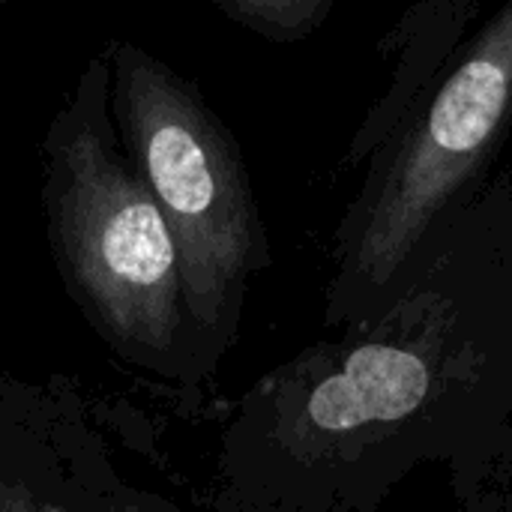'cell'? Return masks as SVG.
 Segmentation results:
<instances>
[{
	"label": "cell",
	"instance_id": "1",
	"mask_svg": "<svg viewBox=\"0 0 512 512\" xmlns=\"http://www.w3.org/2000/svg\"><path fill=\"white\" fill-rule=\"evenodd\" d=\"M108 96L102 51L84 66L45 135L48 243L99 336L120 357L168 375L195 330L174 237L117 141Z\"/></svg>",
	"mask_w": 512,
	"mask_h": 512
},
{
	"label": "cell",
	"instance_id": "2",
	"mask_svg": "<svg viewBox=\"0 0 512 512\" xmlns=\"http://www.w3.org/2000/svg\"><path fill=\"white\" fill-rule=\"evenodd\" d=\"M117 141L156 201L177 249L195 336H231L267 234L252 183L225 123L180 72L126 39L105 48Z\"/></svg>",
	"mask_w": 512,
	"mask_h": 512
},
{
	"label": "cell",
	"instance_id": "3",
	"mask_svg": "<svg viewBox=\"0 0 512 512\" xmlns=\"http://www.w3.org/2000/svg\"><path fill=\"white\" fill-rule=\"evenodd\" d=\"M512 120V3L456 57L450 75L381 162L339 231L327 321H357L405 273L435 222L483 168Z\"/></svg>",
	"mask_w": 512,
	"mask_h": 512
},
{
	"label": "cell",
	"instance_id": "4",
	"mask_svg": "<svg viewBox=\"0 0 512 512\" xmlns=\"http://www.w3.org/2000/svg\"><path fill=\"white\" fill-rule=\"evenodd\" d=\"M240 27L273 42H297L309 36L330 12V0H213Z\"/></svg>",
	"mask_w": 512,
	"mask_h": 512
},
{
	"label": "cell",
	"instance_id": "5",
	"mask_svg": "<svg viewBox=\"0 0 512 512\" xmlns=\"http://www.w3.org/2000/svg\"><path fill=\"white\" fill-rule=\"evenodd\" d=\"M39 495L24 480H6L0 483V512H36Z\"/></svg>",
	"mask_w": 512,
	"mask_h": 512
},
{
	"label": "cell",
	"instance_id": "6",
	"mask_svg": "<svg viewBox=\"0 0 512 512\" xmlns=\"http://www.w3.org/2000/svg\"><path fill=\"white\" fill-rule=\"evenodd\" d=\"M36 512H72V510H66V507H60V504H54V501H39V510Z\"/></svg>",
	"mask_w": 512,
	"mask_h": 512
},
{
	"label": "cell",
	"instance_id": "7",
	"mask_svg": "<svg viewBox=\"0 0 512 512\" xmlns=\"http://www.w3.org/2000/svg\"><path fill=\"white\" fill-rule=\"evenodd\" d=\"M6 480H12V477H6V471H3V465H0V483H6Z\"/></svg>",
	"mask_w": 512,
	"mask_h": 512
},
{
	"label": "cell",
	"instance_id": "8",
	"mask_svg": "<svg viewBox=\"0 0 512 512\" xmlns=\"http://www.w3.org/2000/svg\"><path fill=\"white\" fill-rule=\"evenodd\" d=\"M0 9H3V0H0Z\"/></svg>",
	"mask_w": 512,
	"mask_h": 512
},
{
	"label": "cell",
	"instance_id": "9",
	"mask_svg": "<svg viewBox=\"0 0 512 512\" xmlns=\"http://www.w3.org/2000/svg\"><path fill=\"white\" fill-rule=\"evenodd\" d=\"M153 512H162V510H153Z\"/></svg>",
	"mask_w": 512,
	"mask_h": 512
}]
</instances>
